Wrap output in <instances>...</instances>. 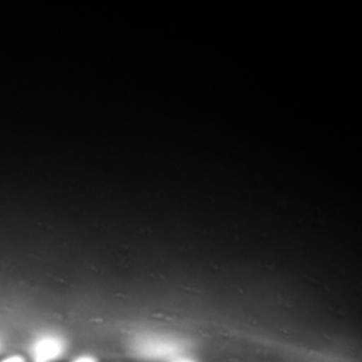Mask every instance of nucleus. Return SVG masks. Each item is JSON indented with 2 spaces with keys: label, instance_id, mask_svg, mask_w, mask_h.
<instances>
[{
  "label": "nucleus",
  "instance_id": "f257e3e1",
  "mask_svg": "<svg viewBox=\"0 0 362 362\" xmlns=\"http://www.w3.org/2000/svg\"><path fill=\"white\" fill-rule=\"evenodd\" d=\"M133 351L146 360H167V358H176L182 353L180 344L175 339H165L158 337H145L139 339Z\"/></svg>",
  "mask_w": 362,
  "mask_h": 362
},
{
  "label": "nucleus",
  "instance_id": "f03ea898",
  "mask_svg": "<svg viewBox=\"0 0 362 362\" xmlns=\"http://www.w3.org/2000/svg\"><path fill=\"white\" fill-rule=\"evenodd\" d=\"M66 349V341L57 336L39 337L31 345V358L33 362H54L64 356Z\"/></svg>",
  "mask_w": 362,
  "mask_h": 362
},
{
  "label": "nucleus",
  "instance_id": "7ed1b4c3",
  "mask_svg": "<svg viewBox=\"0 0 362 362\" xmlns=\"http://www.w3.org/2000/svg\"><path fill=\"white\" fill-rule=\"evenodd\" d=\"M73 362H98L94 357L91 356H82V357H78L77 360H74Z\"/></svg>",
  "mask_w": 362,
  "mask_h": 362
},
{
  "label": "nucleus",
  "instance_id": "20e7f679",
  "mask_svg": "<svg viewBox=\"0 0 362 362\" xmlns=\"http://www.w3.org/2000/svg\"><path fill=\"white\" fill-rule=\"evenodd\" d=\"M1 362H26V360L21 356H13V357H8V358H6Z\"/></svg>",
  "mask_w": 362,
  "mask_h": 362
},
{
  "label": "nucleus",
  "instance_id": "39448f33",
  "mask_svg": "<svg viewBox=\"0 0 362 362\" xmlns=\"http://www.w3.org/2000/svg\"><path fill=\"white\" fill-rule=\"evenodd\" d=\"M172 362H197L192 360V358H175Z\"/></svg>",
  "mask_w": 362,
  "mask_h": 362
},
{
  "label": "nucleus",
  "instance_id": "423d86ee",
  "mask_svg": "<svg viewBox=\"0 0 362 362\" xmlns=\"http://www.w3.org/2000/svg\"><path fill=\"white\" fill-rule=\"evenodd\" d=\"M0 351H1V342H0Z\"/></svg>",
  "mask_w": 362,
  "mask_h": 362
}]
</instances>
